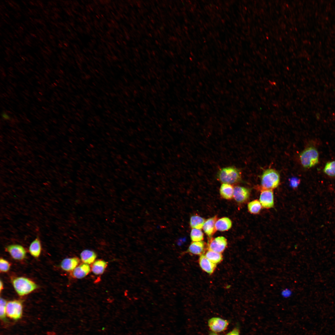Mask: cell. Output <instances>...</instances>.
<instances>
[{
    "instance_id": "obj_17",
    "label": "cell",
    "mask_w": 335,
    "mask_h": 335,
    "mask_svg": "<svg viewBox=\"0 0 335 335\" xmlns=\"http://www.w3.org/2000/svg\"><path fill=\"white\" fill-rule=\"evenodd\" d=\"M215 226L217 230L224 231L228 230L231 227L232 222L228 217H223L217 220Z\"/></svg>"
},
{
    "instance_id": "obj_31",
    "label": "cell",
    "mask_w": 335,
    "mask_h": 335,
    "mask_svg": "<svg viewBox=\"0 0 335 335\" xmlns=\"http://www.w3.org/2000/svg\"><path fill=\"white\" fill-rule=\"evenodd\" d=\"M2 117L4 119H8L10 118L9 115L5 113H3L2 114Z\"/></svg>"
},
{
    "instance_id": "obj_9",
    "label": "cell",
    "mask_w": 335,
    "mask_h": 335,
    "mask_svg": "<svg viewBox=\"0 0 335 335\" xmlns=\"http://www.w3.org/2000/svg\"><path fill=\"white\" fill-rule=\"evenodd\" d=\"M259 201L263 208L267 209L273 208L274 206V198L272 190L262 188Z\"/></svg>"
},
{
    "instance_id": "obj_3",
    "label": "cell",
    "mask_w": 335,
    "mask_h": 335,
    "mask_svg": "<svg viewBox=\"0 0 335 335\" xmlns=\"http://www.w3.org/2000/svg\"><path fill=\"white\" fill-rule=\"evenodd\" d=\"M280 175L279 172L273 169L265 170L261 176L262 188L273 190L277 188L280 182Z\"/></svg>"
},
{
    "instance_id": "obj_4",
    "label": "cell",
    "mask_w": 335,
    "mask_h": 335,
    "mask_svg": "<svg viewBox=\"0 0 335 335\" xmlns=\"http://www.w3.org/2000/svg\"><path fill=\"white\" fill-rule=\"evenodd\" d=\"M301 163L303 167L309 168L315 166L319 162V154L316 149L310 146L304 149L300 154Z\"/></svg>"
},
{
    "instance_id": "obj_26",
    "label": "cell",
    "mask_w": 335,
    "mask_h": 335,
    "mask_svg": "<svg viewBox=\"0 0 335 335\" xmlns=\"http://www.w3.org/2000/svg\"><path fill=\"white\" fill-rule=\"evenodd\" d=\"M11 266L10 263L6 260L2 258L0 259V271L1 272L5 273L10 270Z\"/></svg>"
},
{
    "instance_id": "obj_20",
    "label": "cell",
    "mask_w": 335,
    "mask_h": 335,
    "mask_svg": "<svg viewBox=\"0 0 335 335\" xmlns=\"http://www.w3.org/2000/svg\"><path fill=\"white\" fill-rule=\"evenodd\" d=\"M204 248L205 244L204 242H193L190 245L188 251L193 254L201 255L203 254Z\"/></svg>"
},
{
    "instance_id": "obj_15",
    "label": "cell",
    "mask_w": 335,
    "mask_h": 335,
    "mask_svg": "<svg viewBox=\"0 0 335 335\" xmlns=\"http://www.w3.org/2000/svg\"><path fill=\"white\" fill-rule=\"evenodd\" d=\"M97 257L96 253L90 249H85L80 253V257L83 263L92 264L96 260Z\"/></svg>"
},
{
    "instance_id": "obj_16",
    "label": "cell",
    "mask_w": 335,
    "mask_h": 335,
    "mask_svg": "<svg viewBox=\"0 0 335 335\" xmlns=\"http://www.w3.org/2000/svg\"><path fill=\"white\" fill-rule=\"evenodd\" d=\"M107 263L102 259L96 260L91 266V270L95 275H100L103 273L107 266Z\"/></svg>"
},
{
    "instance_id": "obj_30",
    "label": "cell",
    "mask_w": 335,
    "mask_h": 335,
    "mask_svg": "<svg viewBox=\"0 0 335 335\" xmlns=\"http://www.w3.org/2000/svg\"><path fill=\"white\" fill-rule=\"evenodd\" d=\"M225 335H240L239 328L238 327H235Z\"/></svg>"
},
{
    "instance_id": "obj_24",
    "label": "cell",
    "mask_w": 335,
    "mask_h": 335,
    "mask_svg": "<svg viewBox=\"0 0 335 335\" xmlns=\"http://www.w3.org/2000/svg\"><path fill=\"white\" fill-rule=\"evenodd\" d=\"M190 238L193 242L202 241L203 239V234L200 229L192 228L190 234Z\"/></svg>"
},
{
    "instance_id": "obj_25",
    "label": "cell",
    "mask_w": 335,
    "mask_h": 335,
    "mask_svg": "<svg viewBox=\"0 0 335 335\" xmlns=\"http://www.w3.org/2000/svg\"><path fill=\"white\" fill-rule=\"evenodd\" d=\"M323 172L329 176H335V161L327 162L324 168Z\"/></svg>"
},
{
    "instance_id": "obj_1",
    "label": "cell",
    "mask_w": 335,
    "mask_h": 335,
    "mask_svg": "<svg viewBox=\"0 0 335 335\" xmlns=\"http://www.w3.org/2000/svg\"><path fill=\"white\" fill-rule=\"evenodd\" d=\"M217 179L223 183L234 184L241 179V172L239 169L233 166L223 168L217 172Z\"/></svg>"
},
{
    "instance_id": "obj_32",
    "label": "cell",
    "mask_w": 335,
    "mask_h": 335,
    "mask_svg": "<svg viewBox=\"0 0 335 335\" xmlns=\"http://www.w3.org/2000/svg\"><path fill=\"white\" fill-rule=\"evenodd\" d=\"M0 292L1 293L3 289V283L1 280H0Z\"/></svg>"
},
{
    "instance_id": "obj_21",
    "label": "cell",
    "mask_w": 335,
    "mask_h": 335,
    "mask_svg": "<svg viewBox=\"0 0 335 335\" xmlns=\"http://www.w3.org/2000/svg\"><path fill=\"white\" fill-rule=\"evenodd\" d=\"M205 221L203 218L198 216L194 215L190 217V224L192 228L201 230L203 228Z\"/></svg>"
},
{
    "instance_id": "obj_33",
    "label": "cell",
    "mask_w": 335,
    "mask_h": 335,
    "mask_svg": "<svg viewBox=\"0 0 335 335\" xmlns=\"http://www.w3.org/2000/svg\"><path fill=\"white\" fill-rule=\"evenodd\" d=\"M208 335H218L217 333H214L213 332H211L209 333Z\"/></svg>"
},
{
    "instance_id": "obj_11",
    "label": "cell",
    "mask_w": 335,
    "mask_h": 335,
    "mask_svg": "<svg viewBox=\"0 0 335 335\" xmlns=\"http://www.w3.org/2000/svg\"><path fill=\"white\" fill-rule=\"evenodd\" d=\"M91 270V267L89 264L83 263L71 272V275L74 278L82 279L87 275Z\"/></svg>"
},
{
    "instance_id": "obj_18",
    "label": "cell",
    "mask_w": 335,
    "mask_h": 335,
    "mask_svg": "<svg viewBox=\"0 0 335 335\" xmlns=\"http://www.w3.org/2000/svg\"><path fill=\"white\" fill-rule=\"evenodd\" d=\"M29 251L31 255L34 257L38 258L40 256L42 251V245L39 238H36L31 243Z\"/></svg>"
},
{
    "instance_id": "obj_5",
    "label": "cell",
    "mask_w": 335,
    "mask_h": 335,
    "mask_svg": "<svg viewBox=\"0 0 335 335\" xmlns=\"http://www.w3.org/2000/svg\"><path fill=\"white\" fill-rule=\"evenodd\" d=\"M22 302L19 300L10 301L7 302L6 315L14 319H18L22 316L23 312Z\"/></svg>"
},
{
    "instance_id": "obj_28",
    "label": "cell",
    "mask_w": 335,
    "mask_h": 335,
    "mask_svg": "<svg viewBox=\"0 0 335 335\" xmlns=\"http://www.w3.org/2000/svg\"><path fill=\"white\" fill-rule=\"evenodd\" d=\"M292 291L290 288H286L283 289L281 292V295L284 298H288L293 295Z\"/></svg>"
},
{
    "instance_id": "obj_7",
    "label": "cell",
    "mask_w": 335,
    "mask_h": 335,
    "mask_svg": "<svg viewBox=\"0 0 335 335\" xmlns=\"http://www.w3.org/2000/svg\"><path fill=\"white\" fill-rule=\"evenodd\" d=\"M5 250L11 257L15 260L21 261L25 258L26 251L22 245L18 244H12L7 246Z\"/></svg>"
},
{
    "instance_id": "obj_12",
    "label": "cell",
    "mask_w": 335,
    "mask_h": 335,
    "mask_svg": "<svg viewBox=\"0 0 335 335\" xmlns=\"http://www.w3.org/2000/svg\"><path fill=\"white\" fill-rule=\"evenodd\" d=\"M79 259L77 257H72L64 259L61 262L60 266L64 270L72 272L79 265Z\"/></svg>"
},
{
    "instance_id": "obj_2",
    "label": "cell",
    "mask_w": 335,
    "mask_h": 335,
    "mask_svg": "<svg viewBox=\"0 0 335 335\" xmlns=\"http://www.w3.org/2000/svg\"><path fill=\"white\" fill-rule=\"evenodd\" d=\"M12 284L16 293L21 296L28 295L38 288L37 284L34 281L24 277L13 279Z\"/></svg>"
},
{
    "instance_id": "obj_19",
    "label": "cell",
    "mask_w": 335,
    "mask_h": 335,
    "mask_svg": "<svg viewBox=\"0 0 335 335\" xmlns=\"http://www.w3.org/2000/svg\"><path fill=\"white\" fill-rule=\"evenodd\" d=\"M234 188L231 185L222 183L220 188V193L221 196L226 199H230L233 197Z\"/></svg>"
},
{
    "instance_id": "obj_27",
    "label": "cell",
    "mask_w": 335,
    "mask_h": 335,
    "mask_svg": "<svg viewBox=\"0 0 335 335\" xmlns=\"http://www.w3.org/2000/svg\"><path fill=\"white\" fill-rule=\"evenodd\" d=\"M7 302L3 298H0V315L2 319H4L6 315V309Z\"/></svg>"
},
{
    "instance_id": "obj_13",
    "label": "cell",
    "mask_w": 335,
    "mask_h": 335,
    "mask_svg": "<svg viewBox=\"0 0 335 335\" xmlns=\"http://www.w3.org/2000/svg\"><path fill=\"white\" fill-rule=\"evenodd\" d=\"M199 263L202 269L210 274L213 272L216 268V264L211 261L203 254L199 257Z\"/></svg>"
},
{
    "instance_id": "obj_6",
    "label": "cell",
    "mask_w": 335,
    "mask_h": 335,
    "mask_svg": "<svg viewBox=\"0 0 335 335\" xmlns=\"http://www.w3.org/2000/svg\"><path fill=\"white\" fill-rule=\"evenodd\" d=\"M228 320L219 317H213L208 321V325L212 332L218 333L227 329L229 324Z\"/></svg>"
},
{
    "instance_id": "obj_29",
    "label": "cell",
    "mask_w": 335,
    "mask_h": 335,
    "mask_svg": "<svg viewBox=\"0 0 335 335\" xmlns=\"http://www.w3.org/2000/svg\"><path fill=\"white\" fill-rule=\"evenodd\" d=\"M300 180L296 177H292L290 179V184L293 188H297L300 183Z\"/></svg>"
},
{
    "instance_id": "obj_14",
    "label": "cell",
    "mask_w": 335,
    "mask_h": 335,
    "mask_svg": "<svg viewBox=\"0 0 335 335\" xmlns=\"http://www.w3.org/2000/svg\"><path fill=\"white\" fill-rule=\"evenodd\" d=\"M217 216L206 220L203 224V229L205 233L209 237H211L217 230L215 224L217 221Z\"/></svg>"
},
{
    "instance_id": "obj_22",
    "label": "cell",
    "mask_w": 335,
    "mask_h": 335,
    "mask_svg": "<svg viewBox=\"0 0 335 335\" xmlns=\"http://www.w3.org/2000/svg\"><path fill=\"white\" fill-rule=\"evenodd\" d=\"M205 256L209 260L216 264L221 262L222 260V256L221 253L210 250H208Z\"/></svg>"
},
{
    "instance_id": "obj_8",
    "label": "cell",
    "mask_w": 335,
    "mask_h": 335,
    "mask_svg": "<svg viewBox=\"0 0 335 335\" xmlns=\"http://www.w3.org/2000/svg\"><path fill=\"white\" fill-rule=\"evenodd\" d=\"M227 245L226 238L220 236L211 239L208 243V250L221 253L225 249Z\"/></svg>"
},
{
    "instance_id": "obj_23",
    "label": "cell",
    "mask_w": 335,
    "mask_h": 335,
    "mask_svg": "<svg viewBox=\"0 0 335 335\" xmlns=\"http://www.w3.org/2000/svg\"><path fill=\"white\" fill-rule=\"evenodd\" d=\"M262 206L259 200H254L249 202L248 204L249 212L253 214H257L260 212Z\"/></svg>"
},
{
    "instance_id": "obj_10",
    "label": "cell",
    "mask_w": 335,
    "mask_h": 335,
    "mask_svg": "<svg viewBox=\"0 0 335 335\" xmlns=\"http://www.w3.org/2000/svg\"><path fill=\"white\" fill-rule=\"evenodd\" d=\"M250 195V190L248 188L240 186L234 188L233 197L238 203H244L249 199Z\"/></svg>"
}]
</instances>
